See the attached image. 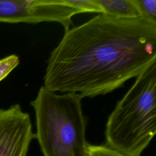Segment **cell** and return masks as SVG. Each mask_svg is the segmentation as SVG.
Returning a JSON list of instances; mask_svg holds the SVG:
<instances>
[{
  "label": "cell",
  "mask_w": 156,
  "mask_h": 156,
  "mask_svg": "<svg viewBox=\"0 0 156 156\" xmlns=\"http://www.w3.org/2000/svg\"><path fill=\"white\" fill-rule=\"evenodd\" d=\"M103 13L119 18H142L134 0H96Z\"/></svg>",
  "instance_id": "obj_6"
},
{
  "label": "cell",
  "mask_w": 156,
  "mask_h": 156,
  "mask_svg": "<svg viewBox=\"0 0 156 156\" xmlns=\"http://www.w3.org/2000/svg\"><path fill=\"white\" fill-rule=\"evenodd\" d=\"M141 18L156 24V0H134Z\"/></svg>",
  "instance_id": "obj_8"
},
{
  "label": "cell",
  "mask_w": 156,
  "mask_h": 156,
  "mask_svg": "<svg viewBox=\"0 0 156 156\" xmlns=\"http://www.w3.org/2000/svg\"><path fill=\"white\" fill-rule=\"evenodd\" d=\"M83 98L77 93L58 94L40 87L30 105L35 115V138L44 156H88Z\"/></svg>",
  "instance_id": "obj_2"
},
{
  "label": "cell",
  "mask_w": 156,
  "mask_h": 156,
  "mask_svg": "<svg viewBox=\"0 0 156 156\" xmlns=\"http://www.w3.org/2000/svg\"><path fill=\"white\" fill-rule=\"evenodd\" d=\"M65 2L80 13L96 12L103 13V10L96 0H64Z\"/></svg>",
  "instance_id": "obj_7"
},
{
  "label": "cell",
  "mask_w": 156,
  "mask_h": 156,
  "mask_svg": "<svg viewBox=\"0 0 156 156\" xmlns=\"http://www.w3.org/2000/svg\"><path fill=\"white\" fill-rule=\"evenodd\" d=\"M34 138L30 115L19 104L0 108V156H26Z\"/></svg>",
  "instance_id": "obj_5"
},
{
  "label": "cell",
  "mask_w": 156,
  "mask_h": 156,
  "mask_svg": "<svg viewBox=\"0 0 156 156\" xmlns=\"http://www.w3.org/2000/svg\"><path fill=\"white\" fill-rule=\"evenodd\" d=\"M78 13L64 0H0V22L3 23L55 22L66 31L73 24L72 17Z\"/></svg>",
  "instance_id": "obj_4"
},
{
  "label": "cell",
  "mask_w": 156,
  "mask_h": 156,
  "mask_svg": "<svg viewBox=\"0 0 156 156\" xmlns=\"http://www.w3.org/2000/svg\"><path fill=\"white\" fill-rule=\"evenodd\" d=\"M155 61L156 24L99 13L65 31L48 60L43 87L93 98L120 88Z\"/></svg>",
  "instance_id": "obj_1"
},
{
  "label": "cell",
  "mask_w": 156,
  "mask_h": 156,
  "mask_svg": "<svg viewBox=\"0 0 156 156\" xmlns=\"http://www.w3.org/2000/svg\"><path fill=\"white\" fill-rule=\"evenodd\" d=\"M88 156H130L120 152L107 145L88 144Z\"/></svg>",
  "instance_id": "obj_10"
},
{
  "label": "cell",
  "mask_w": 156,
  "mask_h": 156,
  "mask_svg": "<svg viewBox=\"0 0 156 156\" xmlns=\"http://www.w3.org/2000/svg\"><path fill=\"white\" fill-rule=\"evenodd\" d=\"M155 133L156 63L136 77L108 116L106 145L130 156H140Z\"/></svg>",
  "instance_id": "obj_3"
},
{
  "label": "cell",
  "mask_w": 156,
  "mask_h": 156,
  "mask_svg": "<svg viewBox=\"0 0 156 156\" xmlns=\"http://www.w3.org/2000/svg\"><path fill=\"white\" fill-rule=\"evenodd\" d=\"M20 59L15 54L10 55L0 60V82L5 79L19 64Z\"/></svg>",
  "instance_id": "obj_9"
}]
</instances>
